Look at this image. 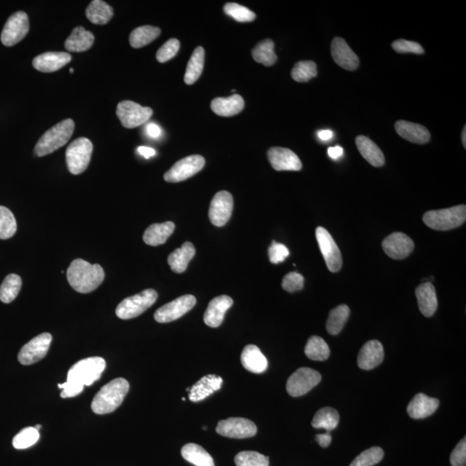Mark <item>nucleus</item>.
I'll return each mask as SVG.
<instances>
[{
    "instance_id": "obj_27",
    "label": "nucleus",
    "mask_w": 466,
    "mask_h": 466,
    "mask_svg": "<svg viewBox=\"0 0 466 466\" xmlns=\"http://www.w3.org/2000/svg\"><path fill=\"white\" fill-rule=\"evenodd\" d=\"M241 363L247 371L260 374L268 369L266 357L262 353L257 346L249 345L245 346L241 354Z\"/></svg>"
},
{
    "instance_id": "obj_28",
    "label": "nucleus",
    "mask_w": 466,
    "mask_h": 466,
    "mask_svg": "<svg viewBox=\"0 0 466 466\" xmlns=\"http://www.w3.org/2000/svg\"><path fill=\"white\" fill-rule=\"evenodd\" d=\"M244 107V99L238 94H233L227 98H216L211 103V109L221 117L234 116L240 114Z\"/></svg>"
},
{
    "instance_id": "obj_1",
    "label": "nucleus",
    "mask_w": 466,
    "mask_h": 466,
    "mask_svg": "<svg viewBox=\"0 0 466 466\" xmlns=\"http://www.w3.org/2000/svg\"><path fill=\"white\" fill-rule=\"evenodd\" d=\"M106 361L100 357L84 358L69 369L67 382L59 384L63 391L61 398H75L82 392L85 386H90L98 381L105 371Z\"/></svg>"
},
{
    "instance_id": "obj_36",
    "label": "nucleus",
    "mask_w": 466,
    "mask_h": 466,
    "mask_svg": "<svg viewBox=\"0 0 466 466\" xmlns=\"http://www.w3.org/2000/svg\"><path fill=\"white\" fill-rule=\"evenodd\" d=\"M204 63H205V50L202 47L196 48L188 61L184 82L188 85L197 82L202 74Z\"/></svg>"
},
{
    "instance_id": "obj_45",
    "label": "nucleus",
    "mask_w": 466,
    "mask_h": 466,
    "mask_svg": "<svg viewBox=\"0 0 466 466\" xmlns=\"http://www.w3.org/2000/svg\"><path fill=\"white\" fill-rule=\"evenodd\" d=\"M237 466H269V460L266 456L252 450H245L235 457Z\"/></svg>"
},
{
    "instance_id": "obj_7",
    "label": "nucleus",
    "mask_w": 466,
    "mask_h": 466,
    "mask_svg": "<svg viewBox=\"0 0 466 466\" xmlns=\"http://www.w3.org/2000/svg\"><path fill=\"white\" fill-rule=\"evenodd\" d=\"M92 142L87 137L77 138L66 150L68 171L73 175L82 174L90 165L92 153Z\"/></svg>"
},
{
    "instance_id": "obj_33",
    "label": "nucleus",
    "mask_w": 466,
    "mask_h": 466,
    "mask_svg": "<svg viewBox=\"0 0 466 466\" xmlns=\"http://www.w3.org/2000/svg\"><path fill=\"white\" fill-rule=\"evenodd\" d=\"M114 11L111 6L102 0H94L86 10L88 20L94 25H106L114 17Z\"/></svg>"
},
{
    "instance_id": "obj_29",
    "label": "nucleus",
    "mask_w": 466,
    "mask_h": 466,
    "mask_svg": "<svg viewBox=\"0 0 466 466\" xmlns=\"http://www.w3.org/2000/svg\"><path fill=\"white\" fill-rule=\"evenodd\" d=\"M94 42V36L83 27H76L65 42V48L69 52H84L90 49Z\"/></svg>"
},
{
    "instance_id": "obj_54",
    "label": "nucleus",
    "mask_w": 466,
    "mask_h": 466,
    "mask_svg": "<svg viewBox=\"0 0 466 466\" xmlns=\"http://www.w3.org/2000/svg\"><path fill=\"white\" fill-rule=\"evenodd\" d=\"M315 439H317L318 444L321 446V448H327V446H329L331 442H332V435H331L329 432H326V434H317Z\"/></svg>"
},
{
    "instance_id": "obj_8",
    "label": "nucleus",
    "mask_w": 466,
    "mask_h": 466,
    "mask_svg": "<svg viewBox=\"0 0 466 466\" xmlns=\"http://www.w3.org/2000/svg\"><path fill=\"white\" fill-rule=\"evenodd\" d=\"M117 116L123 126L133 129L144 125L152 116L153 111L130 100H125L118 104Z\"/></svg>"
},
{
    "instance_id": "obj_4",
    "label": "nucleus",
    "mask_w": 466,
    "mask_h": 466,
    "mask_svg": "<svg viewBox=\"0 0 466 466\" xmlns=\"http://www.w3.org/2000/svg\"><path fill=\"white\" fill-rule=\"evenodd\" d=\"M74 130L75 122L72 119H65L59 123L42 135L35 146V154L42 157L55 152L67 144Z\"/></svg>"
},
{
    "instance_id": "obj_40",
    "label": "nucleus",
    "mask_w": 466,
    "mask_h": 466,
    "mask_svg": "<svg viewBox=\"0 0 466 466\" xmlns=\"http://www.w3.org/2000/svg\"><path fill=\"white\" fill-rule=\"evenodd\" d=\"M305 354L311 360L324 361L330 356V348L322 338L312 336L305 346Z\"/></svg>"
},
{
    "instance_id": "obj_57",
    "label": "nucleus",
    "mask_w": 466,
    "mask_h": 466,
    "mask_svg": "<svg viewBox=\"0 0 466 466\" xmlns=\"http://www.w3.org/2000/svg\"><path fill=\"white\" fill-rule=\"evenodd\" d=\"M318 137L321 141H329L333 137V133L330 130H321L318 133Z\"/></svg>"
},
{
    "instance_id": "obj_61",
    "label": "nucleus",
    "mask_w": 466,
    "mask_h": 466,
    "mask_svg": "<svg viewBox=\"0 0 466 466\" xmlns=\"http://www.w3.org/2000/svg\"><path fill=\"white\" fill-rule=\"evenodd\" d=\"M203 429H204V430H207V427L206 426H204V427H203Z\"/></svg>"
},
{
    "instance_id": "obj_62",
    "label": "nucleus",
    "mask_w": 466,
    "mask_h": 466,
    "mask_svg": "<svg viewBox=\"0 0 466 466\" xmlns=\"http://www.w3.org/2000/svg\"><path fill=\"white\" fill-rule=\"evenodd\" d=\"M182 400H183V402H185V400H186V399H185L184 398H183Z\"/></svg>"
},
{
    "instance_id": "obj_50",
    "label": "nucleus",
    "mask_w": 466,
    "mask_h": 466,
    "mask_svg": "<svg viewBox=\"0 0 466 466\" xmlns=\"http://www.w3.org/2000/svg\"><path fill=\"white\" fill-rule=\"evenodd\" d=\"M282 286L284 290L294 293L302 290L304 277L298 272H290L284 276Z\"/></svg>"
},
{
    "instance_id": "obj_23",
    "label": "nucleus",
    "mask_w": 466,
    "mask_h": 466,
    "mask_svg": "<svg viewBox=\"0 0 466 466\" xmlns=\"http://www.w3.org/2000/svg\"><path fill=\"white\" fill-rule=\"evenodd\" d=\"M222 384L221 376L213 374L203 376L190 388L188 398L192 403L200 402L213 395L215 391L221 390Z\"/></svg>"
},
{
    "instance_id": "obj_41",
    "label": "nucleus",
    "mask_w": 466,
    "mask_h": 466,
    "mask_svg": "<svg viewBox=\"0 0 466 466\" xmlns=\"http://www.w3.org/2000/svg\"><path fill=\"white\" fill-rule=\"evenodd\" d=\"M22 287L21 277L16 274H10L3 281L0 286V300L4 303L13 302L20 292Z\"/></svg>"
},
{
    "instance_id": "obj_21",
    "label": "nucleus",
    "mask_w": 466,
    "mask_h": 466,
    "mask_svg": "<svg viewBox=\"0 0 466 466\" xmlns=\"http://www.w3.org/2000/svg\"><path fill=\"white\" fill-rule=\"evenodd\" d=\"M233 304V299L227 295H219L211 300L204 314V322L214 329L221 326L224 321L226 311Z\"/></svg>"
},
{
    "instance_id": "obj_14",
    "label": "nucleus",
    "mask_w": 466,
    "mask_h": 466,
    "mask_svg": "<svg viewBox=\"0 0 466 466\" xmlns=\"http://www.w3.org/2000/svg\"><path fill=\"white\" fill-rule=\"evenodd\" d=\"M315 234H317L319 249L324 257L327 268L331 272L340 271L342 267V256L333 237L324 227L321 226L318 227Z\"/></svg>"
},
{
    "instance_id": "obj_55",
    "label": "nucleus",
    "mask_w": 466,
    "mask_h": 466,
    "mask_svg": "<svg viewBox=\"0 0 466 466\" xmlns=\"http://www.w3.org/2000/svg\"><path fill=\"white\" fill-rule=\"evenodd\" d=\"M327 153H329V156L333 160L337 161L344 155V149H343L341 146H335V147H330L329 150H327Z\"/></svg>"
},
{
    "instance_id": "obj_10",
    "label": "nucleus",
    "mask_w": 466,
    "mask_h": 466,
    "mask_svg": "<svg viewBox=\"0 0 466 466\" xmlns=\"http://www.w3.org/2000/svg\"><path fill=\"white\" fill-rule=\"evenodd\" d=\"M206 161L199 155H192L176 161L173 167L164 175L168 183H180L197 174L205 166Z\"/></svg>"
},
{
    "instance_id": "obj_37",
    "label": "nucleus",
    "mask_w": 466,
    "mask_h": 466,
    "mask_svg": "<svg viewBox=\"0 0 466 466\" xmlns=\"http://www.w3.org/2000/svg\"><path fill=\"white\" fill-rule=\"evenodd\" d=\"M161 30L157 27L145 25L135 29L130 35V44L135 49L145 47L160 36Z\"/></svg>"
},
{
    "instance_id": "obj_46",
    "label": "nucleus",
    "mask_w": 466,
    "mask_h": 466,
    "mask_svg": "<svg viewBox=\"0 0 466 466\" xmlns=\"http://www.w3.org/2000/svg\"><path fill=\"white\" fill-rule=\"evenodd\" d=\"M384 456L383 449L374 446V448L364 450L352 462L350 466H373L379 464L383 460Z\"/></svg>"
},
{
    "instance_id": "obj_11",
    "label": "nucleus",
    "mask_w": 466,
    "mask_h": 466,
    "mask_svg": "<svg viewBox=\"0 0 466 466\" xmlns=\"http://www.w3.org/2000/svg\"><path fill=\"white\" fill-rule=\"evenodd\" d=\"M30 30L28 15L24 11L11 15L7 20L1 33L2 44L7 47H11L24 39Z\"/></svg>"
},
{
    "instance_id": "obj_34",
    "label": "nucleus",
    "mask_w": 466,
    "mask_h": 466,
    "mask_svg": "<svg viewBox=\"0 0 466 466\" xmlns=\"http://www.w3.org/2000/svg\"><path fill=\"white\" fill-rule=\"evenodd\" d=\"M182 456L185 460L195 466H215L213 457L202 446L195 443L183 446Z\"/></svg>"
},
{
    "instance_id": "obj_12",
    "label": "nucleus",
    "mask_w": 466,
    "mask_h": 466,
    "mask_svg": "<svg viewBox=\"0 0 466 466\" xmlns=\"http://www.w3.org/2000/svg\"><path fill=\"white\" fill-rule=\"evenodd\" d=\"M51 342V334L44 333L37 335L23 346L18 355L19 363L23 365H30L40 361L47 355Z\"/></svg>"
},
{
    "instance_id": "obj_39",
    "label": "nucleus",
    "mask_w": 466,
    "mask_h": 466,
    "mask_svg": "<svg viewBox=\"0 0 466 466\" xmlns=\"http://www.w3.org/2000/svg\"><path fill=\"white\" fill-rule=\"evenodd\" d=\"M274 42L271 39L262 41L252 50L253 59L258 63L264 66H272L277 61V56L274 51Z\"/></svg>"
},
{
    "instance_id": "obj_32",
    "label": "nucleus",
    "mask_w": 466,
    "mask_h": 466,
    "mask_svg": "<svg viewBox=\"0 0 466 466\" xmlns=\"http://www.w3.org/2000/svg\"><path fill=\"white\" fill-rule=\"evenodd\" d=\"M174 230L175 224L171 221L153 224L146 229L142 238L146 245L159 246L166 243L168 238L174 233Z\"/></svg>"
},
{
    "instance_id": "obj_42",
    "label": "nucleus",
    "mask_w": 466,
    "mask_h": 466,
    "mask_svg": "<svg viewBox=\"0 0 466 466\" xmlns=\"http://www.w3.org/2000/svg\"><path fill=\"white\" fill-rule=\"evenodd\" d=\"M18 229L16 219L11 210L0 206V240H9Z\"/></svg>"
},
{
    "instance_id": "obj_56",
    "label": "nucleus",
    "mask_w": 466,
    "mask_h": 466,
    "mask_svg": "<svg viewBox=\"0 0 466 466\" xmlns=\"http://www.w3.org/2000/svg\"><path fill=\"white\" fill-rule=\"evenodd\" d=\"M137 152L141 156L145 157L146 159H150V157L155 156L157 154L155 149L146 147V146H140V147L137 148Z\"/></svg>"
},
{
    "instance_id": "obj_35",
    "label": "nucleus",
    "mask_w": 466,
    "mask_h": 466,
    "mask_svg": "<svg viewBox=\"0 0 466 466\" xmlns=\"http://www.w3.org/2000/svg\"><path fill=\"white\" fill-rule=\"evenodd\" d=\"M340 423V415L333 407H325L315 414L312 426L317 429H325L330 433L334 430Z\"/></svg>"
},
{
    "instance_id": "obj_9",
    "label": "nucleus",
    "mask_w": 466,
    "mask_h": 466,
    "mask_svg": "<svg viewBox=\"0 0 466 466\" xmlns=\"http://www.w3.org/2000/svg\"><path fill=\"white\" fill-rule=\"evenodd\" d=\"M321 375L310 368H300L290 376L287 391L293 398L306 395L321 382Z\"/></svg>"
},
{
    "instance_id": "obj_30",
    "label": "nucleus",
    "mask_w": 466,
    "mask_h": 466,
    "mask_svg": "<svg viewBox=\"0 0 466 466\" xmlns=\"http://www.w3.org/2000/svg\"><path fill=\"white\" fill-rule=\"evenodd\" d=\"M358 152L364 159L374 167H382L385 163L384 155L374 142L367 137L358 136L356 138Z\"/></svg>"
},
{
    "instance_id": "obj_3",
    "label": "nucleus",
    "mask_w": 466,
    "mask_h": 466,
    "mask_svg": "<svg viewBox=\"0 0 466 466\" xmlns=\"http://www.w3.org/2000/svg\"><path fill=\"white\" fill-rule=\"evenodd\" d=\"M128 381L122 377L114 379L102 388L92 400V410L97 415L110 414L121 405L129 392Z\"/></svg>"
},
{
    "instance_id": "obj_47",
    "label": "nucleus",
    "mask_w": 466,
    "mask_h": 466,
    "mask_svg": "<svg viewBox=\"0 0 466 466\" xmlns=\"http://www.w3.org/2000/svg\"><path fill=\"white\" fill-rule=\"evenodd\" d=\"M226 15L241 23L255 20L256 14L246 7L238 5L237 3H228L224 6Z\"/></svg>"
},
{
    "instance_id": "obj_22",
    "label": "nucleus",
    "mask_w": 466,
    "mask_h": 466,
    "mask_svg": "<svg viewBox=\"0 0 466 466\" xmlns=\"http://www.w3.org/2000/svg\"><path fill=\"white\" fill-rule=\"evenodd\" d=\"M72 57L67 52H46L33 60V67L42 73H53L66 66Z\"/></svg>"
},
{
    "instance_id": "obj_20",
    "label": "nucleus",
    "mask_w": 466,
    "mask_h": 466,
    "mask_svg": "<svg viewBox=\"0 0 466 466\" xmlns=\"http://www.w3.org/2000/svg\"><path fill=\"white\" fill-rule=\"evenodd\" d=\"M384 357L383 345L379 341L365 343L357 357L358 367L364 371H369L379 367Z\"/></svg>"
},
{
    "instance_id": "obj_26",
    "label": "nucleus",
    "mask_w": 466,
    "mask_h": 466,
    "mask_svg": "<svg viewBox=\"0 0 466 466\" xmlns=\"http://www.w3.org/2000/svg\"><path fill=\"white\" fill-rule=\"evenodd\" d=\"M418 300L419 309L425 317H433L438 307L436 291L431 283H424L415 290Z\"/></svg>"
},
{
    "instance_id": "obj_59",
    "label": "nucleus",
    "mask_w": 466,
    "mask_h": 466,
    "mask_svg": "<svg viewBox=\"0 0 466 466\" xmlns=\"http://www.w3.org/2000/svg\"><path fill=\"white\" fill-rule=\"evenodd\" d=\"M35 427V429H36L37 430H39L41 429L42 426L41 425H37L36 427Z\"/></svg>"
},
{
    "instance_id": "obj_44",
    "label": "nucleus",
    "mask_w": 466,
    "mask_h": 466,
    "mask_svg": "<svg viewBox=\"0 0 466 466\" xmlns=\"http://www.w3.org/2000/svg\"><path fill=\"white\" fill-rule=\"evenodd\" d=\"M39 439V431L33 427H29L21 430L13 438V445L15 448L18 450L27 449L36 444Z\"/></svg>"
},
{
    "instance_id": "obj_16",
    "label": "nucleus",
    "mask_w": 466,
    "mask_h": 466,
    "mask_svg": "<svg viewBox=\"0 0 466 466\" xmlns=\"http://www.w3.org/2000/svg\"><path fill=\"white\" fill-rule=\"evenodd\" d=\"M233 210V195L227 191H221L211 200L209 219L215 226H223L229 221Z\"/></svg>"
},
{
    "instance_id": "obj_43",
    "label": "nucleus",
    "mask_w": 466,
    "mask_h": 466,
    "mask_svg": "<svg viewBox=\"0 0 466 466\" xmlns=\"http://www.w3.org/2000/svg\"><path fill=\"white\" fill-rule=\"evenodd\" d=\"M317 63L312 61H299L292 69L293 80L298 82H307L308 80L317 76Z\"/></svg>"
},
{
    "instance_id": "obj_49",
    "label": "nucleus",
    "mask_w": 466,
    "mask_h": 466,
    "mask_svg": "<svg viewBox=\"0 0 466 466\" xmlns=\"http://www.w3.org/2000/svg\"><path fill=\"white\" fill-rule=\"evenodd\" d=\"M392 48L396 52L399 54H417V55H422L424 54V49L422 45L417 42H411L404 39L396 40L392 42Z\"/></svg>"
},
{
    "instance_id": "obj_17",
    "label": "nucleus",
    "mask_w": 466,
    "mask_h": 466,
    "mask_svg": "<svg viewBox=\"0 0 466 466\" xmlns=\"http://www.w3.org/2000/svg\"><path fill=\"white\" fill-rule=\"evenodd\" d=\"M268 159L276 171H299L302 161L295 152L287 148L273 147L269 149Z\"/></svg>"
},
{
    "instance_id": "obj_31",
    "label": "nucleus",
    "mask_w": 466,
    "mask_h": 466,
    "mask_svg": "<svg viewBox=\"0 0 466 466\" xmlns=\"http://www.w3.org/2000/svg\"><path fill=\"white\" fill-rule=\"evenodd\" d=\"M195 255V248L190 242L184 243L182 247L176 249L168 257V263L175 273H183Z\"/></svg>"
},
{
    "instance_id": "obj_58",
    "label": "nucleus",
    "mask_w": 466,
    "mask_h": 466,
    "mask_svg": "<svg viewBox=\"0 0 466 466\" xmlns=\"http://www.w3.org/2000/svg\"><path fill=\"white\" fill-rule=\"evenodd\" d=\"M462 142H463L464 147H466V126H465V128L463 130V133H462Z\"/></svg>"
},
{
    "instance_id": "obj_5",
    "label": "nucleus",
    "mask_w": 466,
    "mask_h": 466,
    "mask_svg": "<svg viewBox=\"0 0 466 466\" xmlns=\"http://www.w3.org/2000/svg\"><path fill=\"white\" fill-rule=\"evenodd\" d=\"M466 219V207L460 205L448 209L429 211L423 215V221L434 230L448 231L463 225Z\"/></svg>"
},
{
    "instance_id": "obj_13",
    "label": "nucleus",
    "mask_w": 466,
    "mask_h": 466,
    "mask_svg": "<svg viewBox=\"0 0 466 466\" xmlns=\"http://www.w3.org/2000/svg\"><path fill=\"white\" fill-rule=\"evenodd\" d=\"M196 298L192 295L180 296L172 302L165 304L156 311L154 318L159 323H168L183 317L195 306Z\"/></svg>"
},
{
    "instance_id": "obj_19",
    "label": "nucleus",
    "mask_w": 466,
    "mask_h": 466,
    "mask_svg": "<svg viewBox=\"0 0 466 466\" xmlns=\"http://www.w3.org/2000/svg\"><path fill=\"white\" fill-rule=\"evenodd\" d=\"M331 54L338 66L345 70L353 71L360 65V59L341 37H335L331 44Z\"/></svg>"
},
{
    "instance_id": "obj_60",
    "label": "nucleus",
    "mask_w": 466,
    "mask_h": 466,
    "mask_svg": "<svg viewBox=\"0 0 466 466\" xmlns=\"http://www.w3.org/2000/svg\"><path fill=\"white\" fill-rule=\"evenodd\" d=\"M70 73H71V74H73V73H74V68H70Z\"/></svg>"
},
{
    "instance_id": "obj_53",
    "label": "nucleus",
    "mask_w": 466,
    "mask_h": 466,
    "mask_svg": "<svg viewBox=\"0 0 466 466\" xmlns=\"http://www.w3.org/2000/svg\"><path fill=\"white\" fill-rule=\"evenodd\" d=\"M146 133L148 136L152 138H159L163 134V130L160 128L159 125L155 124V123H149L147 126H146Z\"/></svg>"
},
{
    "instance_id": "obj_6",
    "label": "nucleus",
    "mask_w": 466,
    "mask_h": 466,
    "mask_svg": "<svg viewBox=\"0 0 466 466\" xmlns=\"http://www.w3.org/2000/svg\"><path fill=\"white\" fill-rule=\"evenodd\" d=\"M159 295L152 288L145 290L140 294L130 296L123 300L116 308V314L119 319H130L140 317L154 303L157 302Z\"/></svg>"
},
{
    "instance_id": "obj_51",
    "label": "nucleus",
    "mask_w": 466,
    "mask_h": 466,
    "mask_svg": "<svg viewBox=\"0 0 466 466\" xmlns=\"http://www.w3.org/2000/svg\"><path fill=\"white\" fill-rule=\"evenodd\" d=\"M290 256V250L283 244L276 241L272 242L271 247L269 248V257L272 264L282 263Z\"/></svg>"
},
{
    "instance_id": "obj_25",
    "label": "nucleus",
    "mask_w": 466,
    "mask_h": 466,
    "mask_svg": "<svg viewBox=\"0 0 466 466\" xmlns=\"http://www.w3.org/2000/svg\"><path fill=\"white\" fill-rule=\"evenodd\" d=\"M395 128L400 137L414 144L425 145L430 140L429 130L415 123L399 121L396 123Z\"/></svg>"
},
{
    "instance_id": "obj_2",
    "label": "nucleus",
    "mask_w": 466,
    "mask_h": 466,
    "mask_svg": "<svg viewBox=\"0 0 466 466\" xmlns=\"http://www.w3.org/2000/svg\"><path fill=\"white\" fill-rule=\"evenodd\" d=\"M69 284L77 292L87 294L97 288L105 279V271L99 264H91L83 259L72 262L67 271Z\"/></svg>"
},
{
    "instance_id": "obj_15",
    "label": "nucleus",
    "mask_w": 466,
    "mask_h": 466,
    "mask_svg": "<svg viewBox=\"0 0 466 466\" xmlns=\"http://www.w3.org/2000/svg\"><path fill=\"white\" fill-rule=\"evenodd\" d=\"M216 432L227 438L246 439L255 436L257 429L248 419L229 418L218 423Z\"/></svg>"
},
{
    "instance_id": "obj_24",
    "label": "nucleus",
    "mask_w": 466,
    "mask_h": 466,
    "mask_svg": "<svg viewBox=\"0 0 466 466\" xmlns=\"http://www.w3.org/2000/svg\"><path fill=\"white\" fill-rule=\"evenodd\" d=\"M440 405L437 398L419 393L411 400L407 407L408 415L413 419H424L432 415Z\"/></svg>"
},
{
    "instance_id": "obj_38",
    "label": "nucleus",
    "mask_w": 466,
    "mask_h": 466,
    "mask_svg": "<svg viewBox=\"0 0 466 466\" xmlns=\"http://www.w3.org/2000/svg\"><path fill=\"white\" fill-rule=\"evenodd\" d=\"M350 308L346 305H341L333 308L330 312L326 322V330L331 335L340 333L349 318Z\"/></svg>"
},
{
    "instance_id": "obj_48",
    "label": "nucleus",
    "mask_w": 466,
    "mask_h": 466,
    "mask_svg": "<svg viewBox=\"0 0 466 466\" xmlns=\"http://www.w3.org/2000/svg\"><path fill=\"white\" fill-rule=\"evenodd\" d=\"M180 49V42L176 38H171L161 46L157 53V59L159 63H164L174 59Z\"/></svg>"
},
{
    "instance_id": "obj_52",
    "label": "nucleus",
    "mask_w": 466,
    "mask_h": 466,
    "mask_svg": "<svg viewBox=\"0 0 466 466\" xmlns=\"http://www.w3.org/2000/svg\"><path fill=\"white\" fill-rule=\"evenodd\" d=\"M450 462L453 466L466 465V439L465 437L456 446L450 454Z\"/></svg>"
},
{
    "instance_id": "obj_18",
    "label": "nucleus",
    "mask_w": 466,
    "mask_h": 466,
    "mask_svg": "<svg viewBox=\"0 0 466 466\" xmlns=\"http://www.w3.org/2000/svg\"><path fill=\"white\" fill-rule=\"evenodd\" d=\"M384 252L393 259H404L410 256L415 248L413 240L406 234L394 233L383 241Z\"/></svg>"
}]
</instances>
